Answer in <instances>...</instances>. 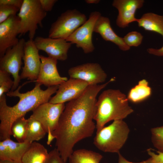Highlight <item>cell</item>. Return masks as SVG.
Masks as SVG:
<instances>
[{
  "label": "cell",
  "mask_w": 163,
  "mask_h": 163,
  "mask_svg": "<svg viewBox=\"0 0 163 163\" xmlns=\"http://www.w3.org/2000/svg\"><path fill=\"white\" fill-rule=\"evenodd\" d=\"M108 84L88 86L81 96L65 105L58 126L52 133V139H56V148L66 162L75 144L92 136L96 129L93 120L96 110V97Z\"/></svg>",
  "instance_id": "cell-1"
},
{
  "label": "cell",
  "mask_w": 163,
  "mask_h": 163,
  "mask_svg": "<svg viewBox=\"0 0 163 163\" xmlns=\"http://www.w3.org/2000/svg\"><path fill=\"white\" fill-rule=\"evenodd\" d=\"M41 85L36 83L34 87L30 91L21 93L19 91L22 86L14 91L8 92L7 95L10 97H18V102L10 107L6 103L5 94L0 97V139L1 141L10 138L11 129L14 122L19 118L24 117L30 111H33L38 106L49 102L51 96L56 93L59 86L48 87L45 90L41 89Z\"/></svg>",
  "instance_id": "cell-2"
},
{
  "label": "cell",
  "mask_w": 163,
  "mask_h": 163,
  "mask_svg": "<svg viewBox=\"0 0 163 163\" xmlns=\"http://www.w3.org/2000/svg\"><path fill=\"white\" fill-rule=\"evenodd\" d=\"M126 95L119 90L109 89L103 91L97 99L94 120L98 131L107 122L123 120L133 110L128 103Z\"/></svg>",
  "instance_id": "cell-3"
},
{
  "label": "cell",
  "mask_w": 163,
  "mask_h": 163,
  "mask_svg": "<svg viewBox=\"0 0 163 163\" xmlns=\"http://www.w3.org/2000/svg\"><path fill=\"white\" fill-rule=\"evenodd\" d=\"M129 131L123 120H114L109 126L97 131L93 143L102 151L118 153L126 142Z\"/></svg>",
  "instance_id": "cell-4"
},
{
  "label": "cell",
  "mask_w": 163,
  "mask_h": 163,
  "mask_svg": "<svg viewBox=\"0 0 163 163\" xmlns=\"http://www.w3.org/2000/svg\"><path fill=\"white\" fill-rule=\"evenodd\" d=\"M47 14L39 0H23L17 15L20 18L19 36L28 33L29 39L33 40L38 25L42 27V21Z\"/></svg>",
  "instance_id": "cell-5"
},
{
  "label": "cell",
  "mask_w": 163,
  "mask_h": 163,
  "mask_svg": "<svg viewBox=\"0 0 163 163\" xmlns=\"http://www.w3.org/2000/svg\"><path fill=\"white\" fill-rule=\"evenodd\" d=\"M86 16L76 9L68 10L51 25L48 37L66 40L87 20Z\"/></svg>",
  "instance_id": "cell-6"
},
{
  "label": "cell",
  "mask_w": 163,
  "mask_h": 163,
  "mask_svg": "<svg viewBox=\"0 0 163 163\" xmlns=\"http://www.w3.org/2000/svg\"><path fill=\"white\" fill-rule=\"evenodd\" d=\"M65 107V103L53 104L48 102L41 104L32 111L30 117L42 124L48 133V144H50L53 140L52 133L58 126Z\"/></svg>",
  "instance_id": "cell-7"
},
{
  "label": "cell",
  "mask_w": 163,
  "mask_h": 163,
  "mask_svg": "<svg viewBox=\"0 0 163 163\" xmlns=\"http://www.w3.org/2000/svg\"><path fill=\"white\" fill-rule=\"evenodd\" d=\"M25 42L24 38L21 39L17 45L7 50L0 58V70L11 74L14 79L11 91L16 90L21 80L19 72L22 64Z\"/></svg>",
  "instance_id": "cell-8"
},
{
  "label": "cell",
  "mask_w": 163,
  "mask_h": 163,
  "mask_svg": "<svg viewBox=\"0 0 163 163\" xmlns=\"http://www.w3.org/2000/svg\"><path fill=\"white\" fill-rule=\"evenodd\" d=\"M101 15V13L98 11L91 12L87 21L67 38L66 41L75 44L85 53L93 52L95 47L92 41V34L96 22Z\"/></svg>",
  "instance_id": "cell-9"
},
{
  "label": "cell",
  "mask_w": 163,
  "mask_h": 163,
  "mask_svg": "<svg viewBox=\"0 0 163 163\" xmlns=\"http://www.w3.org/2000/svg\"><path fill=\"white\" fill-rule=\"evenodd\" d=\"M70 78L87 82L89 86L99 85L106 80L107 75L101 65L97 63H87L70 68Z\"/></svg>",
  "instance_id": "cell-10"
},
{
  "label": "cell",
  "mask_w": 163,
  "mask_h": 163,
  "mask_svg": "<svg viewBox=\"0 0 163 163\" xmlns=\"http://www.w3.org/2000/svg\"><path fill=\"white\" fill-rule=\"evenodd\" d=\"M39 51L34 40L29 39L25 42L23 57L24 65L20 75L21 79L37 80L41 63Z\"/></svg>",
  "instance_id": "cell-11"
},
{
  "label": "cell",
  "mask_w": 163,
  "mask_h": 163,
  "mask_svg": "<svg viewBox=\"0 0 163 163\" xmlns=\"http://www.w3.org/2000/svg\"><path fill=\"white\" fill-rule=\"evenodd\" d=\"M34 41L39 50L45 52L49 57L60 61L67 59L68 53L72 44L66 40L49 37L38 36Z\"/></svg>",
  "instance_id": "cell-12"
},
{
  "label": "cell",
  "mask_w": 163,
  "mask_h": 163,
  "mask_svg": "<svg viewBox=\"0 0 163 163\" xmlns=\"http://www.w3.org/2000/svg\"><path fill=\"white\" fill-rule=\"evenodd\" d=\"M89 85L83 81L70 78L59 86L56 94L49 101L53 104L65 103L75 100L85 91Z\"/></svg>",
  "instance_id": "cell-13"
},
{
  "label": "cell",
  "mask_w": 163,
  "mask_h": 163,
  "mask_svg": "<svg viewBox=\"0 0 163 163\" xmlns=\"http://www.w3.org/2000/svg\"><path fill=\"white\" fill-rule=\"evenodd\" d=\"M41 61L39 74L35 81L36 83L48 87L59 85L68 80L61 76L58 73L57 60L50 57L40 55Z\"/></svg>",
  "instance_id": "cell-14"
},
{
  "label": "cell",
  "mask_w": 163,
  "mask_h": 163,
  "mask_svg": "<svg viewBox=\"0 0 163 163\" xmlns=\"http://www.w3.org/2000/svg\"><path fill=\"white\" fill-rule=\"evenodd\" d=\"M20 18L17 15L11 16L0 24V58L8 49L17 45L19 40Z\"/></svg>",
  "instance_id": "cell-15"
},
{
  "label": "cell",
  "mask_w": 163,
  "mask_h": 163,
  "mask_svg": "<svg viewBox=\"0 0 163 163\" xmlns=\"http://www.w3.org/2000/svg\"><path fill=\"white\" fill-rule=\"evenodd\" d=\"M144 0H114L112 5L118 11L116 24L121 28L128 27L133 22H137L138 19L135 17L136 10L141 8Z\"/></svg>",
  "instance_id": "cell-16"
},
{
  "label": "cell",
  "mask_w": 163,
  "mask_h": 163,
  "mask_svg": "<svg viewBox=\"0 0 163 163\" xmlns=\"http://www.w3.org/2000/svg\"><path fill=\"white\" fill-rule=\"evenodd\" d=\"M31 143L15 142L11 138L0 142V160L21 162L24 155Z\"/></svg>",
  "instance_id": "cell-17"
},
{
  "label": "cell",
  "mask_w": 163,
  "mask_h": 163,
  "mask_svg": "<svg viewBox=\"0 0 163 163\" xmlns=\"http://www.w3.org/2000/svg\"><path fill=\"white\" fill-rule=\"evenodd\" d=\"M94 32L99 34L105 41L113 43L122 50L127 51L130 49L124 42L123 38L119 36L114 32L108 18L101 15L99 17L95 24Z\"/></svg>",
  "instance_id": "cell-18"
},
{
  "label": "cell",
  "mask_w": 163,
  "mask_h": 163,
  "mask_svg": "<svg viewBox=\"0 0 163 163\" xmlns=\"http://www.w3.org/2000/svg\"><path fill=\"white\" fill-rule=\"evenodd\" d=\"M49 152L41 144L32 142L23 156L21 163H46Z\"/></svg>",
  "instance_id": "cell-19"
},
{
  "label": "cell",
  "mask_w": 163,
  "mask_h": 163,
  "mask_svg": "<svg viewBox=\"0 0 163 163\" xmlns=\"http://www.w3.org/2000/svg\"><path fill=\"white\" fill-rule=\"evenodd\" d=\"M137 22L139 27L158 33L163 37V16L151 12L146 13L138 19Z\"/></svg>",
  "instance_id": "cell-20"
},
{
  "label": "cell",
  "mask_w": 163,
  "mask_h": 163,
  "mask_svg": "<svg viewBox=\"0 0 163 163\" xmlns=\"http://www.w3.org/2000/svg\"><path fill=\"white\" fill-rule=\"evenodd\" d=\"M152 93V89L149 86L148 82L143 79L130 89L127 99L133 103H139L149 98Z\"/></svg>",
  "instance_id": "cell-21"
},
{
  "label": "cell",
  "mask_w": 163,
  "mask_h": 163,
  "mask_svg": "<svg viewBox=\"0 0 163 163\" xmlns=\"http://www.w3.org/2000/svg\"><path fill=\"white\" fill-rule=\"evenodd\" d=\"M103 157L99 153L81 149L73 151L68 160L69 163H100Z\"/></svg>",
  "instance_id": "cell-22"
},
{
  "label": "cell",
  "mask_w": 163,
  "mask_h": 163,
  "mask_svg": "<svg viewBox=\"0 0 163 163\" xmlns=\"http://www.w3.org/2000/svg\"><path fill=\"white\" fill-rule=\"evenodd\" d=\"M27 119V132L24 142L32 143L43 138L47 133L41 123L30 117Z\"/></svg>",
  "instance_id": "cell-23"
},
{
  "label": "cell",
  "mask_w": 163,
  "mask_h": 163,
  "mask_svg": "<svg viewBox=\"0 0 163 163\" xmlns=\"http://www.w3.org/2000/svg\"><path fill=\"white\" fill-rule=\"evenodd\" d=\"M27 119L24 117L18 118L12 124L11 129L13 136L18 142L25 141L27 132Z\"/></svg>",
  "instance_id": "cell-24"
},
{
  "label": "cell",
  "mask_w": 163,
  "mask_h": 163,
  "mask_svg": "<svg viewBox=\"0 0 163 163\" xmlns=\"http://www.w3.org/2000/svg\"><path fill=\"white\" fill-rule=\"evenodd\" d=\"M152 142L158 151L163 152V126L151 130Z\"/></svg>",
  "instance_id": "cell-25"
},
{
  "label": "cell",
  "mask_w": 163,
  "mask_h": 163,
  "mask_svg": "<svg viewBox=\"0 0 163 163\" xmlns=\"http://www.w3.org/2000/svg\"><path fill=\"white\" fill-rule=\"evenodd\" d=\"M10 74L0 70V97L6 92H9L14 85V81L11 78Z\"/></svg>",
  "instance_id": "cell-26"
},
{
  "label": "cell",
  "mask_w": 163,
  "mask_h": 163,
  "mask_svg": "<svg viewBox=\"0 0 163 163\" xmlns=\"http://www.w3.org/2000/svg\"><path fill=\"white\" fill-rule=\"evenodd\" d=\"M123 38L124 42L129 47H137L142 43L143 36L139 32L133 31L127 33Z\"/></svg>",
  "instance_id": "cell-27"
},
{
  "label": "cell",
  "mask_w": 163,
  "mask_h": 163,
  "mask_svg": "<svg viewBox=\"0 0 163 163\" xmlns=\"http://www.w3.org/2000/svg\"><path fill=\"white\" fill-rule=\"evenodd\" d=\"M20 9L8 5H0V24L7 20L10 17L16 15Z\"/></svg>",
  "instance_id": "cell-28"
},
{
  "label": "cell",
  "mask_w": 163,
  "mask_h": 163,
  "mask_svg": "<svg viewBox=\"0 0 163 163\" xmlns=\"http://www.w3.org/2000/svg\"><path fill=\"white\" fill-rule=\"evenodd\" d=\"M46 163H66L62 158L56 148L49 152Z\"/></svg>",
  "instance_id": "cell-29"
},
{
  "label": "cell",
  "mask_w": 163,
  "mask_h": 163,
  "mask_svg": "<svg viewBox=\"0 0 163 163\" xmlns=\"http://www.w3.org/2000/svg\"><path fill=\"white\" fill-rule=\"evenodd\" d=\"M150 156L152 163H163V152L157 151V154L152 152L150 149L147 150Z\"/></svg>",
  "instance_id": "cell-30"
},
{
  "label": "cell",
  "mask_w": 163,
  "mask_h": 163,
  "mask_svg": "<svg viewBox=\"0 0 163 163\" xmlns=\"http://www.w3.org/2000/svg\"><path fill=\"white\" fill-rule=\"evenodd\" d=\"M57 0H39L41 6L46 12L51 11Z\"/></svg>",
  "instance_id": "cell-31"
},
{
  "label": "cell",
  "mask_w": 163,
  "mask_h": 163,
  "mask_svg": "<svg viewBox=\"0 0 163 163\" xmlns=\"http://www.w3.org/2000/svg\"><path fill=\"white\" fill-rule=\"evenodd\" d=\"M23 0H0V5H8L16 7L20 9L21 8Z\"/></svg>",
  "instance_id": "cell-32"
},
{
  "label": "cell",
  "mask_w": 163,
  "mask_h": 163,
  "mask_svg": "<svg viewBox=\"0 0 163 163\" xmlns=\"http://www.w3.org/2000/svg\"><path fill=\"white\" fill-rule=\"evenodd\" d=\"M118 163H152V159L150 157L148 159L139 162H133L127 160L120 153H118Z\"/></svg>",
  "instance_id": "cell-33"
},
{
  "label": "cell",
  "mask_w": 163,
  "mask_h": 163,
  "mask_svg": "<svg viewBox=\"0 0 163 163\" xmlns=\"http://www.w3.org/2000/svg\"><path fill=\"white\" fill-rule=\"evenodd\" d=\"M147 51L150 54L158 56H163V46L159 49L148 48L147 49Z\"/></svg>",
  "instance_id": "cell-34"
},
{
  "label": "cell",
  "mask_w": 163,
  "mask_h": 163,
  "mask_svg": "<svg viewBox=\"0 0 163 163\" xmlns=\"http://www.w3.org/2000/svg\"><path fill=\"white\" fill-rule=\"evenodd\" d=\"M85 1L88 4H97L100 2V0H86Z\"/></svg>",
  "instance_id": "cell-35"
},
{
  "label": "cell",
  "mask_w": 163,
  "mask_h": 163,
  "mask_svg": "<svg viewBox=\"0 0 163 163\" xmlns=\"http://www.w3.org/2000/svg\"><path fill=\"white\" fill-rule=\"evenodd\" d=\"M0 163H21V162L8 160H0Z\"/></svg>",
  "instance_id": "cell-36"
}]
</instances>
